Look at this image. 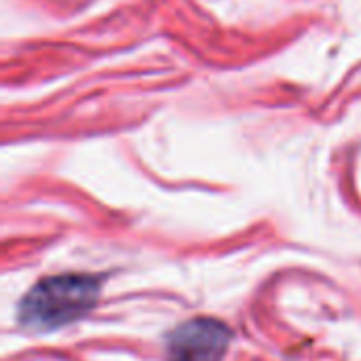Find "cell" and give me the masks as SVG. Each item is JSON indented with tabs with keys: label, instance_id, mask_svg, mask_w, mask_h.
Wrapping results in <instances>:
<instances>
[{
	"label": "cell",
	"instance_id": "6da1fadb",
	"mask_svg": "<svg viewBox=\"0 0 361 361\" xmlns=\"http://www.w3.org/2000/svg\"><path fill=\"white\" fill-rule=\"evenodd\" d=\"M102 281L95 275L68 273L38 281L19 302V322L47 332L82 319L95 305Z\"/></svg>",
	"mask_w": 361,
	"mask_h": 361
},
{
	"label": "cell",
	"instance_id": "7a4b0ae2",
	"mask_svg": "<svg viewBox=\"0 0 361 361\" xmlns=\"http://www.w3.org/2000/svg\"><path fill=\"white\" fill-rule=\"evenodd\" d=\"M231 338L233 334L222 322L195 317L167 336L165 361H222Z\"/></svg>",
	"mask_w": 361,
	"mask_h": 361
}]
</instances>
